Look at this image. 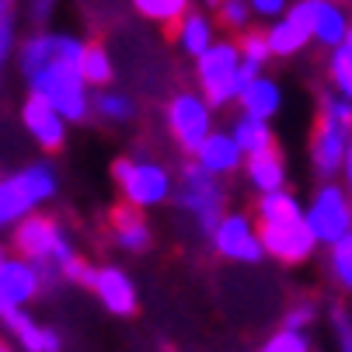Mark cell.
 Returning a JSON list of instances; mask_svg holds the SVG:
<instances>
[{
	"mask_svg": "<svg viewBox=\"0 0 352 352\" xmlns=\"http://www.w3.org/2000/svg\"><path fill=\"white\" fill-rule=\"evenodd\" d=\"M84 42L74 35H35L21 49V74L32 94L56 105L67 122H80L91 109L84 80Z\"/></svg>",
	"mask_w": 352,
	"mask_h": 352,
	"instance_id": "cell-1",
	"label": "cell"
},
{
	"mask_svg": "<svg viewBox=\"0 0 352 352\" xmlns=\"http://www.w3.org/2000/svg\"><path fill=\"white\" fill-rule=\"evenodd\" d=\"M56 192V171L49 164H32L21 175L0 178V227L21 220L32 206L45 203Z\"/></svg>",
	"mask_w": 352,
	"mask_h": 352,
	"instance_id": "cell-2",
	"label": "cell"
},
{
	"mask_svg": "<svg viewBox=\"0 0 352 352\" xmlns=\"http://www.w3.org/2000/svg\"><path fill=\"white\" fill-rule=\"evenodd\" d=\"M14 244L21 248V255L38 265V272H63V265L74 258V251L67 244V237L60 234V227L45 217H28L18 223L14 230Z\"/></svg>",
	"mask_w": 352,
	"mask_h": 352,
	"instance_id": "cell-3",
	"label": "cell"
},
{
	"mask_svg": "<svg viewBox=\"0 0 352 352\" xmlns=\"http://www.w3.org/2000/svg\"><path fill=\"white\" fill-rule=\"evenodd\" d=\"M199 63V80H203V94L210 105H227L237 98V70H241V45L230 42H213Z\"/></svg>",
	"mask_w": 352,
	"mask_h": 352,
	"instance_id": "cell-4",
	"label": "cell"
},
{
	"mask_svg": "<svg viewBox=\"0 0 352 352\" xmlns=\"http://www.w3.org/2000/svg\"><path fill=\"white\" fill-rule=\"evenodd\" d=\"M178 203L199 220V227H203L206 234H213L220 227V220L227 217L223 213V192H220V185L213 182L210 171H203L199 164L185 168L182 188H178Z\"/></svg>",
	"mask_w": 352,
	"mask_h": 352,
	"instance_id": "cell-5",
	"label": "cell"
},
{
	"mask_svg": "<svg viewBox=\"0 0 352 352\" xmlns=\"http://www.w3.org/2000/svg\"><path fill=\"white\" fill-rule=\"evenodd\" d=\"M116 178L129 199V206L136 210H146V206H157L171 195V178L161 164H150V161H119L116 164Z\"/></svg>",
	"mask_w": 352,
	"mask_h": 352,
	"instance_id": "cell-6",
	"label": "cell"
},
{
	"mask_svg": "<svg viewBox=\"0 0 352 352\" xmlns=\"http://www.w3.org/2000/svg\"><path fill=\"white\" fill-rule=\"evenodd\" d=\"M307 223L318 234V241L335 244L345 234H352V203H349V192L342 185H324L314 203L307 210Z\"/></svg>",
	"mask_w": 352,
	"mask_h": 352,
	"instance_id": "cell-7",
	"label": "cell"
},
{
	"mask_svg": "<svg viewBox=\"0 0 352 352\" xmlns=\"http://www.w3.org/2000/svg\"><path fill=\"white\" fill-rule=\"evenodd\" d=\"M168 126L188 154H199V146L210 140V102L199 94H178L168 105Z\"/></svg>",
	"mask_w": 352,
	"mask_h": 352,
	"instance_id": "cell-8",
	"label": "cell"
},
{
	"mask_svg": "<svg viewBox=\"0 0 352 352\" xmlns=\"http://www.w3.org/2000/svg\"><path fill=\"white\" fill-rule=\"evenodd\" d=\"M262 244H265V255L293 265V262L311 258V251L318 244V234L311 230L307 217L286 220V223H262Z\"/></svg>",
	"mask_w": 352,
	"mask_h": 352,
	"instance_id": "cell-9",
	"label": "cell"
},
{
	"mask_svg": "<svg viewBox=\"0 0 352 352\" xmlns=\"http://www.w3.org/2000/svg\"><path fill=\"white\" fill-rule=\"evenodd\" d=\"M213 244L223 258L230 262H258L265 255V244H262V234H255L248 217L241 213H227L220 220V227L213 230Z\"/></svg>",
	"mask_w": 352,
	"mask_h": 352,
	"instance_id": "cell-10",
	"label": "cell"
},
{
	"mask_svg": "<svg viewBox=\"0 0 352 352\" xmlns=\"http://www.w3.org/2000/svg\"><path fill=\"white\" fill-rule=\"evenodd\" d=\"M269 45L272 56H293L300 53L311 38H314V0H300L286 11V18H279L269 32Z\"/></svg>",
	"mask_w": 352,
	"mask_h": 352,
	"instance_id": "cell-11",
	"label": "cell"
},
{
	"mask_svg": "<svg viewBox=\"0 0 352 352\" xmlns=\"http://www.w3.org/2000/svg\"><path fill=\"white\" fill-rule=\"evenodd\" d=\"M25 129L32 133V140L42 146V150H60L63 140H67V119L56 105H49L42 94H32L25 102Z\"/></svg>",
	"mask_w": 352,
	"mask_h": 352,
	"instance_id": "cell-12",
	"label": "cell"
},
{
	"mask_svg": "<svg viewBox=\"0 0 352 352\" xmlns=\"http://www.w3.org/2000/svg\"><path fill=\"white\" fill-rule=\"evenodd\" d=\"M349 140H352L349 126H342V122L321 116V126H318V136H314V146H311L318 175L331 178V175L342 171V164H345V157H349Z\"/></svg>",
	"mask_w": 352,
	"mask_h": 352,
	"instance_id": "cell-13",
	"label": "cell"
},
{
	"mask_svg": "<svg viewBox=\"0 0 352 352\" xmlns=\"http://www.w3.org/2000/svg\"><path fill=\"white\" fill-rule=\"evenodd\" d=\"M38 286H42V272L28 258H8V265L0 269V296L14 307L28 304L38 293Z\"/></svg>",
	"mask_w": 352,
	"mask_h": 352,
	"instance_id": "cell-14",
	"label": "cell"
},
{
	"mask_svg": "<svg viewBox=\"0 0 352 352\" xmlns=\"http://www.w3.org/2000/svg\"><path fill=\"white\" fill-rule=\"evenodd\" d=\"M94 293L102 296V304L112 311V314H133L136 311V286L129 283V276L122 269H98L94 276Z\"/></svg>",
	"mask_w": 352,
	"mask_h": 352,
	"instance_id": "cell-15",
	"label": "cell"
},
{
	"mask_svg": "<svg viewBox=\"0 0 352 352\" xmlns=\"http://www.w3.org/2000/svg\"><path fill=\"white\" fill-rule=\"evenodd\" d=\"M241 146L230 133H210V140L199 146V154H195V164L210 171V175H227L241 164Z\"/></svg>",
	"mask_w": 352,
	"mask_h": 352,
	"instance_id": "cell-16",
	"label": "cell"
},
{
	"mask_svg": "<svg viewBox=\"0 0 352 352\" xmlns=\"http://www.w3.org/2000/svg\"><path fill=\"white\" fill-rule=\"evenodd\" d=\"M237 102L244 105V116L269 122V119L279 112L283 91H279V84H276V80H269V77H258V80H251V84L241 91V98H237Z\"/></svg>",
	"mask_w": 352,
	"mask_h": 352,
	"instance_id": "cell-17",
	"label": "cell"
},
{
	"mask_svg": "<svg viewBox=\"0 0 352 352\" xmlns=\"http://www.w3.org/2000/svg\"><path fill=\"white\" fill-rule=\"evenodd\" d=\"M4 324L18 335V342L28 349V352H60V335L56 331H49L42 324H35L32 318L21 314V307H11L4 314Z\"/></svg>",
	"mask_w": 352,
	"mask_h": 352,
	"instance_id": "cell-18",
	"label": "cell"
},
{
	"mask_svg": "<svg viewBox=\"0 0 352 352\" xmlns=\"http://www.w3.org/2000/svg\"><path fill=\"white\" fill-rule=\"evenodd\" d=\"M349 32H352V18L338 4H331V0H314V38L318 42L338 49Z\"/></svg>",
	"mask_w": 352,
	"mask_h": 352,
	"instance_id": "cell-19",
	"label": "cell"
},
{
	"mask_svg": "<svg viewBox=\"0 0 352 352\" xmlns=\"http://www.w3.org/2000/svg\"><path fill=\"white\" fill-rule=\"evenodd\" d=\"M230 136L237 140V146H241L244 157H258V154H269V150H272V129H269V122H262V119L244 116V119L234 126Z\"/></svg>",
	"mask_w": 352,
	"mask_h": 352,
	"instance_id": "cell-20",
	"label": "cell"
},
{
	"mask_svg": "<svg viewBox=\"0 0 352 352\" xmlns=\"http://www.w3.org/2000/svg\"><path fill=\"white\" fill-rule=\"evenodd\" d=\"M248 178H251V185H255L262 195L265 192H279L286 171H283V161L276 157V150L258 154V157H248Z\"/></svg>",
	"mask_w": 352,
	"mask_h": 352,
	"instance_id": "cell-21",
	"label": "cell"
},
{
	"mask_svg": "<svg viewBox=\"0 0 352 352\" xmlns=\"http://www.w3.org/2000/svg\"><path fill=\"white\" fill-rule=\"evenodd\" d=\"M178 42H182V49H185L188 56L199 60L213 45V25L203 14H185L178 21Z\"/></svg>",
	"mask_w": 352,
	"mask_h": 352,
	"instance_id": "cell-22",
	"label": "cell"
},
{
	"mask_svg": "<svg viewBox=\"0 0 352 352\" xmlns=\"http://www.w3.org/2000/svg\"><path fill=\"white\" fill-rule=\"evenodd\" d=\"M116 237H119V244L122 248H129V251H140V248H146V241H150V227H146V220L133 210V206H122V210H116Z\"/></svg>",
	"mask_w": 352,
	"mask_h": 352,
	"instance_id": "cell-23",
	"label": "cell"
},
{
	"mask_svg": "<svg viewBox=\"0 0 352 352\" xmlns=\"http://www.w3.org/2000/svg\"><path fill=\"white\" fill-rule=\"evenodd\" d=\"M258 213H262V223H286V220H300L307 217L304 210H300V203L289 195V192H265L262 203H258Z\"/></svg>",
	"mask_w": 352,
	"mask_h": 352,
	"instance_id": "cell-24",
	"label": "cell"
},
{
	"mask_svg": "<svg viewBox=\"0 0 352 352\" xmlns=\"http://www.w3.org/2000/svg\"><path fill=\"white\" fill-rule=\"evenodd\" d=\"M80 70H84V80H87V87H102V84H109L112 80V60H109V53L102 45H84V63H80Z\"/></svg>",
	"mask_w": 352,
	"mask_h": 352,
	"instance_id": "cell-25",
	"label": "cell"
},
{
	"mask_svg": "<svg viewBox=\"0 0 352 352\" xmlns=\"http://www.w3.org/2000/svg\"><path fill=\"white\" fill-rule=\"evenodd\" d=\"M133 4L143 18L161 21V25H171L188 14V0H133Z\"/></svg>",
	"mask_w": 352,
	"mask_h": 352,
	"instance_id": "cell-26",
	"label": "cell"
},
{
	"mask_svg": "<svg viewBox=\"0 0 352 352\" xmlns=\"http://www.w3.org/2000/svg\"><path fill=\"white\" fill-rule=\"evenodd\" d=\"M94 109H98V116L102 119H109V122H126L129 116H133V102L126 94H98L94 98Z\"/></svg>",
	"mask_w": 352,
	"mask_h": 352,
	"instance_id": "cell-27",
	"label": "cell"
},
{
	"mask_svg": "<svg viewBox=\"0 0 352 352\" xmlns=\"http://www.w3.org/2000/svg\"><path fill=\"white\" fill-rule=\"evenodd\" d=\"M331 272L342 286L352 289V234H345L342 241L331 244Z\"/></svg>",
	"mask_w": 352,
	"mask_h": 352,
	"instance_id": "cell-28",
	"label": "cell"
},
{
	"mask_svg": "<svg viewBox=\"0 0 352 352\" xmlns=\"http://www.w3.org/2000/svg\"><path fill=\"white\" fill-rule=\"evenodd\" d=\"M331 80L338 87V94L352 98V53L345 45H338L335 53H331Z\"/></svg>",
	"mask_w": 352,
	"mask_h": 352,
	"instance_id": "cell-29",
	"label": "cell"
},
{
	"mask_svg": "<svg viewBox=\"0 0 352 352\" xmlns=\"http://www.w3.org/2000/svg\"><path fill=\"white\" fill-rule=\"evenodd\" d=\"M269 56H272L269 35H262V32H248V35L241 38V60H248V63L262 67V63H265Z\"/></svg>",
	"mask_w": 352,
	"mask_h": 352,
	"instance_id": "cell-30",
	"label": "cell"
},
{
	"mask_svg": "<svg viewBox=\"0 0 352 352\" xmlns=\"http://www.w3.org/2000/svg\"><path fill=\"white\" fill-rule=\"evenodd\" d=\"M262 352H311V342L304 338V331H293V328H283L276 331Z\"/></svg>",
	"mask_w": 352,
	"mask_h": 352,
	"instance_id": "cell-31",
	"label": "cell"
},
{
	"mask_svg": "<svg viewBox=\"0 0 352 352\" xmlns=\"http://www.w3.org/2000/svg\"><path fill=\"white\" fill-rule=\"evenodd\" d=\"M321 116H324V119H335V122H342V126L352 129V98H345V94H328Z\"/></svg>",
	"mask_w": 352,
	"mask_h": 352,
	"instance_id": "cell-32",
	"label": "cell"
},
{
	"mask_svg": "<svg viewBox=\"0 0 352 352\" xmlns=\"http://www.w3.org/2000/svg\"><path fill=\"white\" fill-rule=\"evenodd\" d=\"M217 11H220V21H223V25H230V28H244L248 18H251V0H223Z\"/></svg>",
	"mask_w": 352,
	"mask_h": 352,
	"instance_id": "cell-33",
	"label": "cell"
},
{
	"mask_svg": "<svg viewBox=\"0 0 352 352\" xmlns=\"http://www.w3.org/2000/svg\"><path fill=\"white\" fill-rule=\"evenodd\" d=\"M331 321H335L338 352H352V314H349L345 307H335V311H331Z\"/></svg>",
	"mask_w": 352,
	"mask_h": 352,
	"instance_id": "cell-34",
	"label": "cell"
},
{
	"mask_svg": "<svg viewBox=\"0 0 352 352\" xmlns=\"http://www.w3.org/2000/svg\"><path fill=\"white\" fill-rule=\"evenodd\" d=\"M63 276L67 279H74V283H84V286H94V276H98V269H91L87 262H80L77 255L63 265Z\"/></svg>",
	"mask_w": 352,
	"mask_h": 352,
	"instance_id": "cell-35",
	"label": "cell"
},
{
	"mask_svg": "<svg viewBox=\"0 0 352 352\" xmlns=\"http://www.w3.org/2000/svg\"><path fill=\"white\" fill-rule=\"evenodd\" d=\"M311 321H314V307H311V304H300V307L286 311V321H283V328H293V331H300V328H307Z\"/></svg>",
	"mask_w": 352,
	"mask_h": 352,
	"instance_id": "cell-36",
	"label": "cell"
},
{
	"mask_svg": "<svg viewBox=\"0 0 352 352\" xmlns=\"http://www.w3.org/2000/svg\"><path fill=\"white\" fill-rule=\"evenodd\" d=\"M251 11H258L262 18H279L286 11V0H251Z\"/></svg>",
	"mask_w": 352,
	"mask_h": 352,
	"instance_id": "cell-37",
	"label": "cell"
},
{
	"mask_svg": "<svg viewBox=\"0 0 352 352\" xmlns=\"http://www.w3.org/2000/svg\"><path fill=\"white\" fill-rule=\"evenodd\" d=\"M258 77H262V67H255V63L241 60V70H237V98H241V91H244L251 80H258Z\"/></svg>",
	"mask_w": 352,
	"mask_h": 352,
	"instance_id": "cell-38",
	"label": "cell"
},
{
	"mask_svg": "<svg viewBox=\"0 0 352 352\" xmlns=\"http://www.w3.org/2000/svg\"><path fill=\"white\" fill-rule=\"evenodd\" d=\"M11 38H14V25H11V14H8V18H0V63L11 53Z\"/></svg>",
	"mask_w": 352,
	"mask_h": 352,
	"instance_id": "cell-39",
	"label": "cell"
},
{
	"mask_svg": "<svg viewBox=\"0 0 352 352\" xmlns=\"http://www.w3.org/2000/svg\"><path fill=\"white\" fill-rule=\"evenodd\" d=\"M53 4H56V0H32V11H35V18H49Z\"/></svg>",
	"mask_w": 352,
	"mask_h": 352,
	"instance_id": "cell-40",
	"label": "cell"
},
{
	"mask_svg": "<svg viewBox=\"0 0 352 352\" xmlns=\"http://www.w3.org/2000/svg\"><path fill=\"white\" fill-rule=\"evenodd\" d=\"M345 182H349V192H352V140H349V157H345Z\"/></svg>",
	"mask_w": 352,
	"mask_h": 352,
	"instance_id": "cell-41",
	"label": "cell"
},
{
	"mask_svg": "<svg viewBox=\"0 0 352 352\" xmlns=\"http://www.w3.org/2000/svg\"><path fill=\"white\" fill-rule=\"evenodd\" d=\"M11 14V0H0V18H8Z\"/></svg>",
	"mask_w": 352,
	"mask_h": 352,
	"instance_id": "cell-42",
	"label": "cell"
},
{
	"mask_svg": "<svg viewBox=\"0 0 352 352\" xmlns=\"http://www.w3.org/2000/svg\"><path fill=\"white\" fill-rule=\"evenodd\" d=\"M342 45H345V49H349V53H352V32L345 35V42H342Z\"/></svg>",
	"mask_w": 352,
	"mask_h": 352,
	"instance_id": "cell-43",
	"label": "cell"
},
{
	"mask_svg": "<svg viewBox=\"0 0 352 352\" xmlns=\"http://www.w3.org/2000/svg\"><path fill=\"white\" fill-rule=\"evenodd\" d=\"M8 265V255H4V248H0V269H4Z\"/></svg>",
	"mask_w": 352,
	"mask_h": 352,
	"instance_id": "cell-44",
	"label": "cell"
},
{
	"mask_svg": "<svg viewBox=\"0 0 352 352\" xmlns=\"http://www.w3.org/2000/svg\"><path fill=\"white\" fill-rule=\"evenodd\" d=\"M206 4H210V8H220V4H223V0H206Z\"/></svg>",
	"mask_w": 352,
	"mask_h": 352,
	"instance_id": "cell-45",
	"label": "cell"
},
{
	"mask_svg": "<svg viewBox=\"0 0 352 352\" xmlns=\"http://www.w3.org/2000/svg\"><path fill=\"white\" fill-rule=\"evenodd\" d=\"M0 352H8V345H4V342H0Z\"/></svg>",
	"mask_w": 352,
	"mask_h": 352,
	"instance_id": "cell-46",
	"label": "cell"
}]
</instances>
